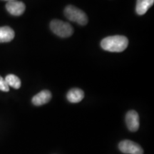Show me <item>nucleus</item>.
<instances>
[{
  "instance_id": "nucleus-5",
  "label": "nucleus",
  "mask_w": 154,
  "mask_h": 154,
  "mask_svg": "<svg viewBox=\"0 0 154 154\" xmlns=\"http://www.w3.org/2000/svg\"><path fill=\"white\" fill-rule=\"evenodd\" d=\"M126 123L128 130L132 132L138 131L139 128V116L136 111H129L126 113Z\"/></svg>"
},
{
  "instance_id": "nucleus-10",
  "label": "nucleus",
  "mask_w": 154,
  "mask_h": 154,
  "mask_svg": "<svg viewBox=\"0 0 154 154\" xmlns=\"http://www.w3.org/2000/svg\"><path fill=\"white\" fill-rule=\"evenodd\" d=\"M154 0H137L136 7V13L138 15L145 14L150 7L153 6Z\"/></svg>"
},
{
  "instance_id": "nucleus-11",
  "label": "nucleus",
  "mask_w": 154,
  "mask_h": 154,
  "mask_svg": "<svg viewBox=\"0 0 154 154\" xmlns=\"http://www.w3.org/2000/svg\"><path fill=\"white\" fill-rule=\"evenodd\" d=\"M9 86H11L15 89H19L21 87V80L14 74H9L5 79Z\"/></svg>"
},
{
  "instance_id": "nucleus-2",
  "label": "nucleus",
  "mask_w": 154,
  "mask_h": 154,
  "mask_svg": "<svg viewBox=\"0 0 154 154\" xmlns=\"http://www.w3.org/2000/svg\"><path fill=\"white\" fill-rule=\"evenodd\" d=\"M64 14L66 18L80 25H86L88 22L86 14L80 9L72 5H69L64 9Z\"/></svg>"
},
{
  "instance_id": "nucleus-4",
  "label": "nucleus",
  "mask_w": 154,
  "mask_h": 154,
  "mask_svg": "<svg viewBox=\"0 0 154 154\" xmlns=\"http://www.w3.org/2000/svg\"><path fill=\"white\" fill-rule=\"evenodd\" d=\"M119 149L125 154H143V150L138 143L130 140H124L119 144Z\"/></svg>"
},
{
  "instance_id": "nucleus-13",
  "label": "nucleus",
  "mask_w": 154,
  "mask_h": 154,
  "mask_svg": "<svg viewBox=\"0 0 154 154\" xmlns=\"http://www.w3.org/2000/svg\"><path fill=\"white\" fill-rule=\"evenodd\" d=\"M5 1H8V2H11V1H16V0H5Z\"/></svg>"
},
{
  "instance_id": "nucleus-9",
  "label": "nucleus",
  "mask_w": 154,
  "mask_h": 154,
  "mask_svg": "<svg viewBox=\"0 0 154 154\" xmlns=\"http://www.w3.org/2000/svg\"><path fill=\"white\" fill-rule=\"evenodd\" d=\"M84 97V93L80 88H74L67 93L66 98L71 103H79L82 101Z\"/></svg>"
},
{
  "instance_id": "nucleus-1",
  "label": "nucleus",
  "mask_w": 154,
  "mask_h": 154,
  "mask_svg": "<svg viewBox=\"0 0 154 154\" xmlns=\"http://www.w3.org/2000/svg\"><path fill=\"white\" fill-rule=\"evenodd\" d=\"M128 44V38L120 35L108 36L101 42L102 49L111 52H121L126 49Z\"/></svg>"
},
{
  "instance_id": "nucleus-6",
  "label": "nucleus",
  "mask_w": 154,
  "mask_h": 154,
  "mask_svg": "<svg viewBox=\"0 0 154 154\" xmlns=\"http://www.w3.org/2000/svg\"><path fill=\"white\" fill-rule=\"evenodd\" d=\"M6 9L11 15L20 16L24 12L26 7L22 2L11 1L8 2L6 5Z\"/></svg>"
},
{
  "instance_id": "nucleus-8",
  "label": "nucleus",
  "mask_w": 154,
  "mask_h": 154,
  "mask_svg": "<svg viewBox=\"0 0 154 154\" xmlns=\"http://www.w3.org/2000/svg\"><path fill=\"white\" fill-rule=\"evenodd\" d=\"M14 30L9 26H5L0 27V43L11 42L14 38Z\"/></svg>"
},
{
  "instance_id": "nucleus-12",
  "label": "nucleus",
  "mask_w": 154,
  "mask_h": 154,
  "mask_svg": "<svg viewBox=\"0 0 154 154\" xmlns=\"http://www.w3.org/2000/svg\"><path fill=\"white\" fill-rule=\"evenodd\" d=\"M0 91L5 92H7L9 91V86L7 84L5 79L1 76H0Z\"/></svg>"
},
{
  "instance_id": "nucleus-3",
  "label": "nucleus",
  "mask_w": 154,
  "mask_h": 154,
  "mask_svg": "<svg viewBox=\"0 0 154 154\" xmlns=\"http://www.w3.org/2000/svg\"><path fill=\"white\" fill-rule=\"evenodd\" d=\"M50 28L54 33L62 38L69 37L74 32L72 26L69 23L58 19L51 21L50 23Z\"/></svg>"
},
{
  "instance_id": "nucleus-7",
  "label": "nucleus",
  "mask_w": 154,
  "mask_h": 154,
  "mask_svg": "<svg viewBox=\"0 0 154 154\" xmlns=\"http://www.w3.org/2000/svg\"><path fill=\"white\" fill-rule=\"evenodd\" d=\"M51 99V92L48 90H43L32 98V103L35 106H42L47 103Z\"/></svg>"
}]
</instances>
